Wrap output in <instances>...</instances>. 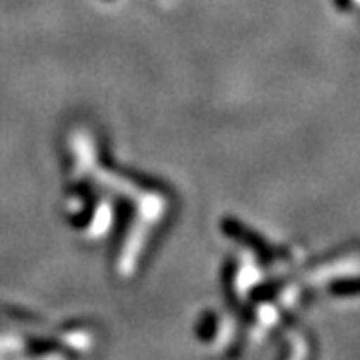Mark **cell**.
Returning <instances> with one entry per match:
<instances>
[{"label":"cell","mask_w":360,"mask_h":360,"mask_svg":"<svg viewBox=\"0 0 360 360\" xmlns=\"http://www.w3.org/2000/svg\"><path fill=\"white\" fill-rule=\"evenodd\" d=\"M336 6L340 11H350V0H336Z\"/></svg>","instance_id":"obj_1"}]
</instances>
